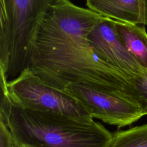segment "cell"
Here are the masks:
<instances>
[{
  "label": "cell",
  "mask_w": 147,
  "mask_h": 147,
  "mask_svg": "<svg viewBox=\"0 0 147 147\" xmlns=\"http://www.w3.org/2000/svg\"><path fill=\"white\" fill-rule=\"evenodd\" d=\"M103 17L69 0H55L37 34L29 69L60 90L83 84L124 91L137 99L133 78L100 59L88 41Z\"/></svg>",
  "instance_id": "obj_1"
},
{
  "label": "cell",
  "mask_w": 147,
  "mask_h": 147,
  "mask_svg": "<svg viewBox=\"0 0 147 147\" xmlns=\"http://www.w3.org/2000/svg\"><path fill=\"white\" fill-rule=\"evenodd\" d=\"M15 143L37 147H109L113 133L99 122L22 108L13 103L8 120Z\"/></svg>",
  "instance_id": "obj_2"
},
{
  "label": "cell",
  "mask_w": 147,
  "mask_h": 147,
  "mask_svg": "<svg viewBox=\"0 0 147 147\" xmlns=\"http://www.w3.org/2000/svg\"><path fill=\"white\" fill-rule=\"evenodd\" d=\"M55 0H0V74L13 80L32 64L37 34Z\"/></svg>",
  "instance_id": "obj_3"
},
{
  "label": "cell",
  "mask_w": 147,
  "mask_h": 147,
  "mask_svg": "<svg viewBox=\"0 0 147 147\" xmlns=\"http://www.w3.org/2000/svg\"><path fill=\"white\" fill-rule=\"evenodd\" d=\"M7 86L13 103L22 108L82 120H93L75 98L47 84L29 69L8 82Z\"/></svg>",
  "instance_id": "obj_4"
},
{
  "label": "cell",
  "mask_w": 147,
  "mask_h": 147,
  "mask_svg": "<svg viewBox=\"0 0 147 147\" xmlns=\"http://www.w3.org/2000/svg\"><path fill=\"white\" fill-rule=\"evenodd\" d=\"M63 91L75 98L93 119L118 127L146 115L138 100L124 91L83 84H70Z\"/></svg>",
  "instance_id": "obj_5"
},
{
  "label": "cell",
  "mask_w": 147,
  "mask_h": 147,
  "mask_svg": "<svg viewBox=\"0 0 147 147\" xmlns=\"http://www.w3.org/2000/svg\"><path fill=\"white\" fill-rule=\"evenodd\" d=\"M88 41L96 55L130 78L143 72L142 68L117 35L114 20L103 17L91 29Z\"/></svg>",
  "instance_id": "obj_6"
},
{
  "label": "cell",
  "mask_w": 147,
  "mask_h": 147,
  "mask_svg": "<svg viewBox=\"0 0 147 147\" xmlns=\"http://www.w3.org/2000/svg\"><path fill=\"white\" fill-rule=\"evenodd\" d=\"M86 5L105 17L147 25V0H86Z\"/></svg>",
  "instance_id": "obj_7"
},
{
  "label": "cell",
  "mask_w": 147,
  "mask_h": 147,
  "mask_svg": "<svg viewBox=\"0 0 147 147\" xmlns=\"http://www.w3.org/2000/svg\"><path fill=\"white\" fill-rule=\"evenodd\" d=\"M119 39L140 65L147 70V33L144 26L114 20Z\"/></svg>",
  "instance_id": "obj_8"
},
{
  "label": "cell",
  "mask_w": 147,
  "mask_h": 147,
  "mask_svg": "<svg viewBox=\"0 0 147 147\" xmlns=\"http://www.w3.org/2000/svg\"><path fill=\"white\" fill-rule=\"evenodd\" d=\"M109 147H147V123L113 133Z\"/></svg>",
  "instance_id": "obj_9"
},
{
  "label": "cell",
  "mask_w": 147,
  "mask_h": 147,
  "mask_svg": "<svg viewBox=\"0 0 147 147\" xmlns=\"http://www.w3.org/2000/svg\"><path fill=\"white\" fill-rule=\"evenodd\" d=\"M133 83L137 99L147 115V70L134 76Z\"/></svg>",
  "instance_id": "obj_10"
},
{
  "label": "cell",
  "mask_w": 147,
  "mask_h": 147,
  "mask_svg": "<svg viewBox=\"0 0 147 147\" xmlns=\"http://www.w3.org/2000/svg\"><path fill=\"white\" fill-rule=\"evenodd\" d=\"M15 142L9 128L0 122V147H14Z\"/></svg>",
  "instance_id": "obj_11"
},
{
  "label": "cell",
  "mask_w": 147,
  "mask_h": 147,
  "mask_svg": "<svg viewBox=\"0 0 147 147\" xmlns=\"http://www.w3.org/2000/svg\"><path fill=\"white\" fill-rule=\"evenodd\" d=\"M20 147H37V146H34L32 145H18Z\"/></svg>",
  "instance_id": "obj_12"
},
{
  "label": "cell",
  "mask_w": 147,
  "mask_h": 147,
  "mask_svg": "<svg viewBox=\"0 0 147 147\" xmlns=\"http://www.w3.org/2000/svg\"><path fill=\"white\" fill-rule=\"evenodd\" d=\"M14 147H20L18 145H17L16 143H15V145H14Z\"/></svg>",
  "instance_id": "obj_13"
}]
</instances>
